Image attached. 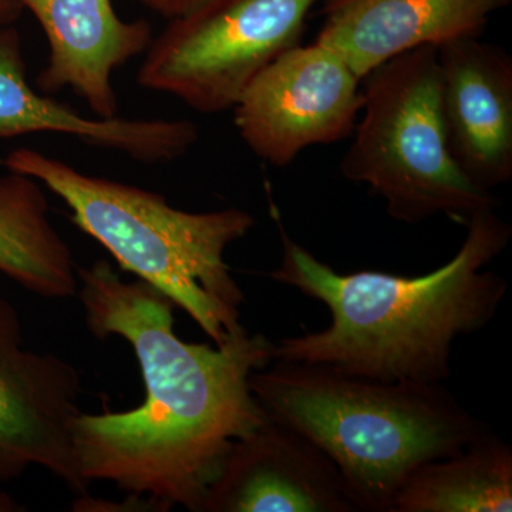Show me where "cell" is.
<instances>
[{"instance_id":"6da1fadb","label":"cell","mask_w":512,"mask_h":512,"mask_svg":"<svg viewBox=\"0 0 512 512\" xmlns=\"http://www.w3.org/2000/svg\"><path fill=\"white\" fill-rule=\"evenodd\" d=\"M76 272L90 332L126 339L146 384L136 409L76 417L77 473L86 484L110 481L148 498L161 511L181 505L201 512L229 448L266 419L249 377L271 365L274 343L248 332L221 346L184 342L165 293L143 279L124 282L103 259Z\"/></svg>"},{"instance_id":"7a4b0ae2","label":"cell","mask_w":512,"mask_h":512,"mask_svg":"<svg viewBox=\"0 0 512 512\" xmlns=\"http://www.w3.org/2000/svg\"><path fill=\"white\" fill-rule=\"evenodd\" d=\"M454 258L421 276L359 271L339 274L282 229L284 256L271 278L329 309L322 332L282 339L274 359L323 365L379 382L443 383L461 336L485 328L507 293V281L483 271L510 242L495 210L466 224Z\"/></svg>"},{"instance_id":"3957f363","label":"cell","mask_w":512,"mask_h":512,"mask_svg":"<svg viewBox=\"0 0 512 512\" xmlns=\"http://www.w3.org/2000/svg\"><path fill=\"white\" fill-rule=\"evenodd\" d=\"M249 387L266 416L333 461L362 512H390L414 470L490 431L443 383L379 382L274 359Z\"/></svg>"},{"instance_id":"277c9868","label":"cell","mask_w":512,"mask_h":512,"mask_svg":"<svg viewBox=\"0 0 512 512\" xmlns=\"http://www.w3.org/2000/svg\"><path fill=\"white\" fill-rule=\"evenodd\" d=\"M3 164L63 200L77 227L103 245L123 271L165 293L214 345L247 332L241 325L244 292L225 251L254 227L251 214L237 208L177 210L156 192L84 174L32 148L12 151Z\"/></svg>"},{"instance_id":"5b68a950","label":"cell","mask_w":512,"mask_h":512,"mask_svg":"<svg viewBox=\"0 0 512 512\" xmlns=\"http://www.w3.org/2000/svg\"><path fill=\"white\" fill-rule=\"evenodd\" d=\"M362 82L363 117L342 158L343 177L369 185L404 224L443 214L466 225L497 210L493 192L471 183L448 151L436 46L393 57Z\"/></svg>"},{"instance_id":"8992f818","label":"cell","mask_w":512,"mask_h":512,"mask_svg":"<svg viewBox=\"0 0 512 512\" xmlns=\"http://www.w3.org/2000/svg\"><path fill=\"white\" fill-rule=\"evenodd\" d=\"M319 0H212L171 19L148 46L141 87L171 94L192 110L222 113L276 57L301 45Z\"/></svg>"},{"instance_id":"52a82bcc","label":"cell","mask_w":512,"mask_h":512,"mask_svg":"<svg viewBox=\"0 0 512 512\" xmlns=\"http://www.w3.org/2000/svg\"><path fill=\"white\" fill-rule=\"evenodd\" d=\"M362 79L333 50L293 46L248 84L234 106L235 126L252 153L285 167L303 150L333 144L355 130Z\"/></svg>"},{"instance_id":"ba28073f","label":"cell","mask_w":512,"mask_h":512,"mask_svg":"<svg viewBox=\"0 0 512 512\" xmlns=\"http://www.w3.org/2000/svg\"><path fill=\"white\" fill-rule=\"evenodd\" d=\"M79 393L76 367L25 349L18 312L0 296V483L39 466L87 495L72 444Z\"/></svg>"},{"instance_id":"9c48e42d","label":"cell","mask_w":512,"mask_h":512,"mask_svg":"<svg viewBox=\"0 0 512 512\" xmlns=\"http://www.w3.org/2000/svg\"><path fill=\"white\" fill-rule=\"evenodd\" d=\"M201 512H362L338 467L292 427L266 416L235 440Z\"/></svg>"},{"instance_id":"30bf717a","label":"cell","mask_w":512,"mask_h":512,"mask_svg":"<svg viewBox=\"0 0 512 512\" xmlns=\"http://www.w3.org/2000/svg\"><path fill=\"white\" fill-rule=\"evenodd\" d=\"M440 106L451 157L476 187L512 178V57L464 37L437 47Z\"/></svg>"},{"instance_id":"8fae6325","label":"cell","mask_w":512,"mask_h":512,"mask_svg":"<svg viewBox=\"0 0 512 512\" xmlns=\"http://www.w3.org/2000/svg\"><path fill=\"white\" fill-rule=\"evenodd\" d=\"M512 0H322L316 42L367 74L393 57L483 35L495 12Z\"/></svg>"},{"instance_id":"7c38bea8","label":"cell","mask_w":512,"mask_h":512,"mask_svg":"<svg viewBox=\"0 0 512 512\" xmlns=\"http://www.w3.org/2000/svg\"><path fill=\"white\" fill-rule=\"evenodd\" d=\"M45 30L50 55L36 83L45 94L73 89L100 119L117 117L111 74L153 42L147 20L124 22L111 0H18Z\"/></svg>"},{"instance_id":"4fadbf2b","label":"cell","mask_w":512,"mask_h":512,"mask_svg":"<svg viewBox=\"0 0 512 512\" xmlns=\"http://www.w3.org/2000/svg\"><path fill=\"white\" fill-rule=\"evenodd\" d=\"M43 131L67 134L146 164L171 163L198 141V127L191 121L87 119L49 94L35 92L26 79L18 30L0 25V138Z\"/></svg>"},{"instance_id":"5bb4252c","label":"cell","mask_w":512,"mask_h":512,"mask_svg":"<svg viewBox=\"0 0 512 512\" xmlns=\"http://www.w3.org/2000/svg\"><path fill=\"white\" fill-rule=\"evenodd\" d=\"M0 272L49 299L79 289L72 252L49 218L39 181L10 171L0 177Z\"/></svg>"},{"instance_id":"9a60e30c","label":"cell","mask_w":512,"mask_h":512,"mask_svg":"<svg viewBox=\"0 0 512 512\" xmlns=\"http://www.w3.org/2000/svg\"><path fill=\"white\" fill-rule=\"evenodd\" d=\"M512 511V450L493 431L414 470L390 512Z\"/></svg>"},{"instance_id":"2e32d148","label":"cell","mask_w":512,"mask_h":512,"mask_svg":"<svg viewBox=\"0 0 512 512\" xmlns=\"http://www.w3.org/2000/svg\"><path fill=\"white\" fill-rule=\"evenodd\" d=\"M141 5L167 19L183 18L208 5L212 0H137Z\"/></svg>"},{"instance_id":"e0dca14e","label":"cell","mask_w":512,"mask_h":512,"mask_svg":"<svg viewBox=\"0 0 512 512\" xmlns=\"http://www.w3.org/2000/svg\"><path fill=\"white\" fill-rule=\"evenodd\" d=\"M22 10L18 0H0V25H12Z\"/></svg>"},{"instance_id":"ac0fdd59","label":"cell","mask_w":512,"mask_h":512,"mask_svg":"<svg viewBox=\"0 0 512 512\" xmlns=\"http://www.w3.org/2000/svg\"><path fill=\"white\" fill-rule=\"evenodd\" d=\"M18 504L8 494L0 491V511H18Z\"/></svg>"}]
</instances>
